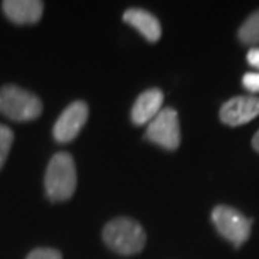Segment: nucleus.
Here are the masks:
<instances>
[{"mask_svg": "<svg viewBox=\"0 0 259 259\" xmlns=\"http://www.w3.org/2000/svg\"><path fill=\"white\" fill-rule=\"evenodd\" d=\"M13 139H15L13 131L9 127L0 124V168L5 166L8 160L10 147L13 144Z\"/></svg>", "mask_w": 259, "mask_h": 259, "instance_id": "12", "label": "nucleus"}, {"mask_svg": "<svg viewBox=\"0 0 259 259\" xmlns=\"http://www.w3.org/2000/svg\"><path fill=\"white\" fill-rule=\"evenodd\" d=\"M88 120V105L83 101H75L65 108L54 125V139L61 144L71 143L78 137Z\"/></svg>", "mask_w": 259, "mask_h": 259, "instance_id": "6", "label": "nucleus"}, {"mask_svg": "<svg viewBox=\"0 0 259 259\" xmlns=\"http://www.w3.org/2000/svg\"><path fill=\"white\" fill-rule=\"evenodd\" d=\"M246 59H248V64L250 66L259 69V48H252L246 55Z\"/></svg>", "mask_w": 259, "mask_h": 259, "instance_id": "15", "label": "nucleus"}, {"mask_svg": "<svg viewBox=\"0 0 259 259\" xmlns=\"http://www.w3.org/2000/svg\"><path fill=\"white\" fill-rule=\"evenodd\" d=\"M146 137L164 150H176L180 146V124L175 108H163L148 122Z\"/></svg>", "mask_w": 259, "mask_h": 259, "instance_id": "5", "label": "nucleus"}, {"mask_svg": "<svg viewBox=\"0 0 259 259\" xmlns=\"http://www.w3.org/2000/svg\"><path fill=\"white\" fill-rule=\"evenodd\" d=\"M76 189V168L69 153H56L45 173V190L52 202H65Z\"/></svg>", "mask_w": 259, "mask_h": 259, "instance_id": "2", "label": "nucleus"}, {"mask_svg": "<svg viewBox=\"0 0 259 259\" xmlns=\"http://www.w3.org/2000/svg\"><path fill=\"white\" fill-rule=\"evenodd\" d=\"M212 222L216 231L236 248L249 239L252 221L235 207L219 204L212 210Z\"/></svg>", "mask_w": 259, "mask_h": 259, "instance_id": "4", "label": "nucleus"}, {"mask_svg": "<svg viewBox=\"0 0 259 259\" xmlns=\"http://www.w3.org/2000/svg\"><path fill=\"white\" fill-rule=\"evenodd\" d=\"M102 239L110 249L127 256L141 252L147 241L141 225L130 218H117L107 223Z\"/></svg>", "mask_w": 259, "mask_h": 259, "instance_id": "1", "label": "nucleus"}, {"mask_svg": "<svg viewBox=\"0 0 259 259\" xmlns=\"http://www.w3.org/2000/svg\"><path fill=\"white\" fill-rule=\"evenodd\" d=\"M238 37L245 45L259 44V10L253 12L238 30Z\"/></svg>", "mask_w": 259, "mask_h": 259, "instance_id": "11", "label": "nucleus"}, {"mask_svg": "<svg viewBox=\"0 0 259 259\" xmlns=\"http://www.w3.org/2000/svg\"><path fill=\"white\" fill-rule=\"evenodd\" d=\"M5 15L18 25H32L42 18L44 2L39 0H6L2 3Z\"/></svg>", "mask_w": 259, "mask_h": 259, "instance_id": "9", "label": "nucleus"}, {"mask_svg": "<svg viewBox=\"0 0 259 259\" xmlns=\"http://www.w3.org/2000/svg\"><path fill=\"white\" fill-rule=\"evenodd\" d=\"M42 110L44 105L35 94L18 85H5L0 88V114L9 120L33 121L42 114Z\"/></svg>", "mask_w": 259, "mask_h": 259, "instance_id": "3", "label": "nucleus"}, {"mask_svg": "<svg viewBox=\"0 0 259 259\" xmlns=\"http://www.w3.org/2000/svg\"><path fill=\"white\" fill-rule=\"evenodd\" d=\"M242 83L246 91L256 94L259 93V72H248L243 75Z\"/></svg>", "mask_w": 259, "mask_h": 259, "instance_id": "14", "label": "nucleus"}, {"mask_svg": "<svg viewBox=\"0 0 259 259\" xmlns=\"http://www.w3.org/2000/svg\"><path fill=\"white\" fill-rule=\"evenodd\" d=\"M259 115V98L252 95L233 97L221 108L219 117L226 125L238 127L249 122Z\"/></svg>", "mask_w": 259, "mask_h": 259, "instance_id": "7", "label": "nucleus"}, {"mask_svg": "<svg viewBox=\"0 0 259 259\" xmlns=\"http://www.w3.org/2000/svg\"><path fill=\"white\" fill-rule=\"evenodd\" d=\"M26 259H62L61 252L52 248H37L29 253Z\"/></svg>", "mask_w": 259, "mask_h": 259, "instance_id": "13", "label": "nucleus"}, {"mask_svg": "<svg viewBox=\"0 0 259 259\" xmlns=\"http://www.w3.org/2000/svg\"><path fill=\"white\" fill-rule=\"evenodd\" d=\"M252 147L255 151H258L259 153V130L255 133V136H253V139H252Z\"/></svg>", "mask_w": 259, "mask_h": 259, "instance_id": "16", "label": "nucleus"}, {"mask_svg": "<svg viewBox=\"0 0 259 259\" xmlns=\"http://www.w3.org/2000/svg\"><path fill=\"white\" fill-rule=\"evenodd\" d=\"M164 94L158 88H150L140 94L131 110V120L136 125H144L161 111Z\"/></svg>", "mask_w": 259, "mask_h": 259, "instance_id": "8", "label": "nucleus"}, {"mask_svg": "<svg viewBox=\"0 0 259 259\" xmlns=\"http://www.w3.org/2000/svg\"><path fill=\"white\" fill-rule=\"evenodd\" d=\"M122 19L125 23H128L130 26L137 29L140 33L151 44L157 42L161 37V25H160L158 19L147 10L133 8V9L125 10Z\"/></svg>", "mask_w": 259, "mask_h": 259, "instance_id": "10", "label": "nucleus"}]
</instances>
